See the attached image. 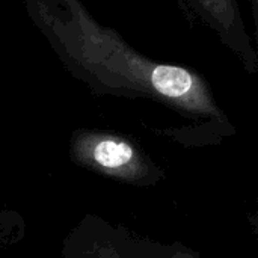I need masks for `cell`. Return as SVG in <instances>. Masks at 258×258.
Here are the masks:
<instances>
[{"label": "cell", "instance_id": "3", "mask_svg": "<svg viewBox=\"0 0 258 258\" xmlns=\"http://www.w3.org/2000/svg\"><path fill=\"white\" fill-rule=\"evenodd\" d=\"M163 245L97 215L83 216L65 236L60 258H162Z\"/></svg>", "mask_w": 258, "mask_h": 258}, {"label": "cell", "instance_id": "5", "mask_svg": "<svg viewBox=\"0 0 258 258\" xmlns=\"http://www.w3.org/2000/svg\"><path fill=\"white\" fill-rule=\"evenodd\" d=\"M162 258H200L194 254L190 249L181 246V245H172V246H163Z\"/></svg>", "mask_w": 258, "mask_h": 258}, {"label": "cell", "instance_id": "6", "mask_svg": "<svg viewBox=\"0 0 258 258\" xmlns=\"http://www.w3.org/2000/svg\"><path fill=\"white\" fill-rule=\"evenodd\" d=\"M252 2V9H254V17L257 18V0H251Z\"/></svg>", "mask_w": 258, "mask_h": 258}, {"label": "cell", "instance_id": "7", "mask_svg": "<svg viewBox=\"0 0 258 258\" xmlns=\"http://www.w3.org/2000/svg\"><path fill=\"white\" fill-rule=\"evenodd\" d=\"M0 236H5V222L0 221Z\"/></svg>", "mask_w": 258, "mask_h": 258}, {"label": "cell", "instance_id": "2", "mask_svg": "<svg viewBox=\"0 0 258 258\" xmlns=\"http://www.w3.org/2000/svg\"><path fill=\"white\" fill-rule=\"evenodd\" d=\"M73 162L88 171L125 184L151 187L163 180V171L125 136L104 130H77L70 141Z\"/></svg>", "mask_w": 258, "mask_h": 258}, {"label": "cell", "instance_id": "4", "mask_svg": "<svg viewBox=\"0 0 258 258\" xmlns=\"http://www.w3.org/2000/svg\"><path fill=\"white\" fill-rule=\"evenodd\" d=\"M190 23L204 26L242 63L246 73L257 71V53L246 32L237 0H175Z\"/></svg>", "mask_w": 258, "mask_h": 258}, {"label": "cell", "instance_id": "1", "mask_svg": "<svg viewBox=\"0 0 258 258\" xmlns=\"http://www.w3.org/2000/svg\"><path fill=\"white\" fill-rule=\"evenodd\" d=\"M24 6L59 62L94 94L147 98L190 119L231 128L198 73L141 54L98 23L82 0H24Z\"/></svg>", "mask_w": 258, "mask_h": 258}]
</instances>
